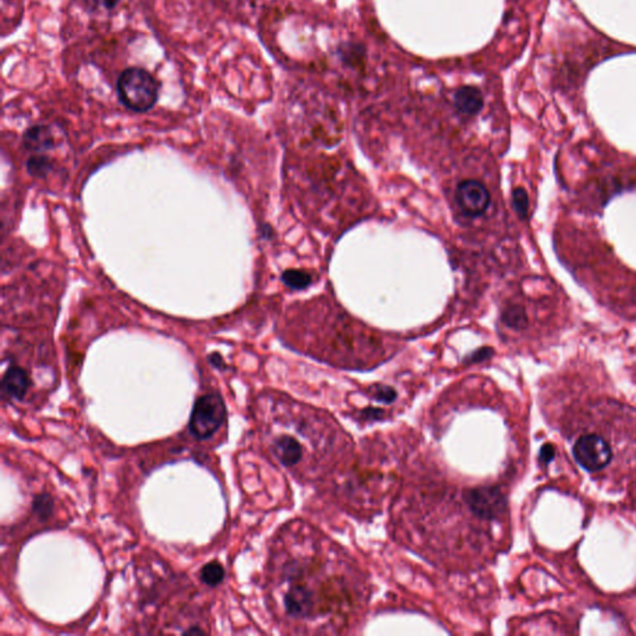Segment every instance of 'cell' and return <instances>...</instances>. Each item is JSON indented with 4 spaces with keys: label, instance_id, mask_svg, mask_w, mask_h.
Returning a JSON list of instances; mask_svg holds the SVG:
<instances>
[{
    "label": "cell",
    "instance_id": "obj_1",
    "mask_svg": "<svg viewBox=\"0 0 636 636\" xmlns=\"http://www.w3.org/2000/svg\"><path fill=\"white\" fill-rule=\"evenodd\" d=\"M285 615L308 633L341 634L367 603V583L353 562L313 528H302L281 569Z\"/></svg>",
    "mask_w": 636,
    "mask_h": 636
},
{
    "label": "cell",
    "instance_id": "obj_2",
    "mask_svg": "<svg viewBox=\"0 0 636 636\" xmlns=\"http://www.w3.org/2000/svg\"><path fill=\"white\" fill-rule=\"evenodd\" d=\"M159 85L148 71L130 67L117 80L118 99L133 112H147L158 101Z\"/></svg>",
    "mask_w": 636,
    "mask_h": 636
},
{
    "label": "cell",
    "instance_id": "obj_3",
    "mask_svg": "<svg viewBox=\"0 0 636 636\" xmlns=\"http://www.w3.org/2000/svg\"><path fill=\"white\" fill-rule=\"evenodd\" d=\"M226 418L224 401L218 393L201 395L195 401L189 420V431L198 440L212 437Z\"/></svg>",
    "mask_w": 636,
    "mask_h": 636
},
{
    "label": "cell",
    "instance_id": "obj_4",
    "mask_svg": "<svg viewBox=\"0 0 636 636\" xmlns=\"http://www.w3.org/2000/svg\"><path fill=\"white\" fill-rule=\"evenodd\" d=\"M578 464L588 472L604 470L613 459V451L605 437L596 434L580 436L573 446Z\"/></svg>",
    "mask_w": 636,
    "mask_h": 636
},
{
    "label": "cell",
    "instance_id": "obj_5",
    "mask_svg": "<svg viewBox=\"0 0 636 636\" xmlns=\"http://www.w3.org/2000/svg\"><path fill=\"white\" fill-rule=\"evenodd\" d=\"M455 199L466 215L478 217L487 210L491 196L483 183L467 179L458 185Z\"/></svg>",
    "mask_w": 636,
    "mask_h": 636
},
{
    "label": "cell",
    "instance_id": "obj_6",
    "mask_svg": "<svg viewBox=\"0 0 636 636\" xmlns=\"http://www.w3.org/2000/svg\"><path fill=\"white\" fill-rule=\"evenodd\" d=\"M29 374L18 365H12L6 369L1 380L3 393L15 401H22L30 388Z\"/></svg>",
    "mask_w": 636,
    "mask_h": 636
},
{
    "label": "cell",
    "instance_id": "obj_7",
    "mask_svg": "<svg viewBox=\"0 0 636 636\" xmlns=\"http://www.w3.org/2000/svg\"><path fill=\"white\" fill-rule=\"evenodd\" d=\"M23 147L36 154L53 149L55 147V138L50 127L36 124L28 128L24 132Z\"/></svg>",
    "mask_w": 636,
    "mask_h": 636
},
{
    "label": "cell",
    "instance_id": "obj_8",
    "mask_svg": "<svg viewBox=\"0 0 636 636\" xmlns=\"http://www.w3.org/2000/svg\"><path fill=\"white\" fill-rule=\"evenodd\" d=\"M454 106L461 115L475 116L483 110V94L476 87L464 86L455 92Z\"/></svg>",
    "mask_w": 636,
    "mask_h": 636
},
{
    "label": "cell",
    "instance_id": "obj_9",
    "mask_svg": "<svg viewBox=\"0 0 636 636\" xmlns=\"http://www.w3.org/2000/svg\"><path fill=\"white\" fill-rule=\"evenodd\" d=\"M502 321L512 330H524L527 326V315L524 312V307L510 305L502 312Z\"/></svg>",
    "mask_w": 636,
    "mask_h": 636
},
{
    "label": "cell",
    "instance_id": "obj_10",
    "mask_svg": "<svg viewBox=\"0 0 636 636\" xmlns=\"http://www.w3.org/2000/svg\"><path fill=\"white\" fill-rule=\"evenodd\" d=\"M53 160L47 156L34 154L26 160V169L33 177L44 178L53 169Z\"/></svg>",
    "mask_w": 636,
    "mask_h": 636
},
{
    "label": "cell",
    "instance_id": "obj_11",
    "mask_svg": "<svg viewBox=\"0 0 636 636\" xmlns=\"http://www.w3.org/2000/svg\"><path fill=\"white\" fill-rule=\"evenodd\" d=\"M225 569L219 562H210L201 569V579L209 587H218L224 580Z\"/></svg>",
    "mask_w": 636,
    "mask_h": 636
},
{
    "label": "cell",
    "instance_id": "obj_12",
    "mask_svg": "<svg viewBox=\"0 0 636 636\" xmlns=\"http://www.w3.org/2000/svg\"><path fill=\"white\" fill-rule=\"evenodd\" d=\"M283 283L292 290H303L312 283V276L302 270H286L283 274Z\"/></svg>",
    "mask_w": 636,
    "mask_h": 636
},
{
    "label": "cell",
    "instance_id": "obj_13",
    "mask_svg": "<svg viewBox=\"0 0 636 636\" xmlns=\"http://www.w3.org/2000/svg\"><path fill=\"white\" fill-rule=\"evenodd\" d=\"M33 510L36 513V516L42 521L49 519L53 510V501L51 496L47 494L36 496L33 502Z\"/></svg>",
    "mask_w": 636,
    "mask_h": 636
},
{
    "label": "cell",
    "instance_id": "obj_14",
    "mask_svg": "<svg viewBox=\"0 0 636 636\" xmlns=\"http://www.w3.org/2000/svg\"><path fill=\"white\" fill-rule=\"evenodd\" d=\"M512 203L513 209H514V212H517L519 218H527L530 201H528L527 192L524 188H516L513 190Z\"/></svg>",
    "mask_w": 636,
    "mask_h": 636
},
{
    "label": "cell",
    "instance_id": "obj_15",
    "mask_svg": "<svg viewBox=\"0 0 636 636\" xmlns=\"http://www.w3.org/2000/svg\"><path fill=\"white\" fill-rule=\"evenodd\" d=\"M90 4L94 8H103L107 10H111L115 6H117L119 0H89Z\"/></svg>",
    "mask_w": 636,
    "mask_h": 636
},
{
    "label": "cell",
    "instance_id": "obj_16",
    "mask_svg": "<svg viewBox=\"0 0 636 636\" xmlns=\"http://www.w3.org/2000/svg\"><path fill=\"white\" fill-rule=\"evenodd\" d=\"M208 360H209L210 365H212V367H215L217 369H225V368H226V365H225L223 357H221L218 352H214V353L210 354V355L208 357Z\"/></svg>",
    "mask_w": 636,
    "mask_h": 636
}]
</instances>
